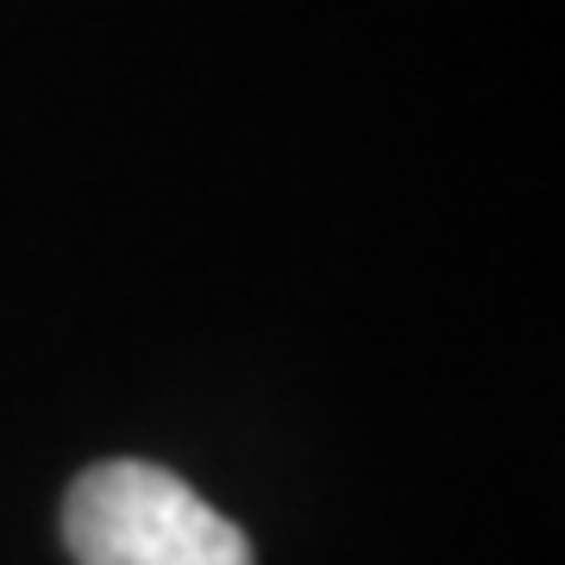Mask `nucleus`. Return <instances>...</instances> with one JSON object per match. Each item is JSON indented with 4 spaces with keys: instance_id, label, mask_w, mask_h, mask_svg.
<instances>
[{
    "instance_id": "obj_1",
    "label": "nucleus",
    "mask_w": 565,
    "mask_h": 565,
    "mask_svg": "<svg viewBox=\"0 0 565 565\" xmlns=\"http://www.w3.org/2000/svg\"><path fill=\"white\" fill-rule=\"evenodd\" d=\"M76 565H252V546L221 509L145 459L82 471L63 503Z\"/></svg>"
}]
</instances>
